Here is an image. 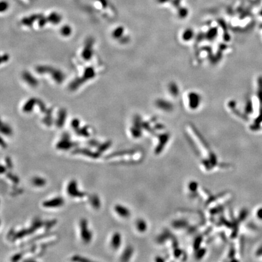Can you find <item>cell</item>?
Masks as SVG:
<instances>
[{
  "mask_svg": "<svg viewBox=\"0 0 262 262\" xmlns=\"http://www.w3.org/2000/svg\"><path fill=\"white\" fill-rule=\"evenodd\" d=\"M80 235L82 240L84 243H89L92 238V234L88 229L87 221L85 219H82L80 222Z\"/></svg>",
  "mask_w": 262,
  "mask_h": 262,
  "instance_id": "1",
  "label": "cell"
},
{
  "mask_svg": "<svg viewBox=\"0 0 262 262\" xmlns=\"http://www.w3.org/2000/svg\"><path fill=\"white\" fill-rule=\"evenodd\" d=\"M67 193L69 196L72 197H83L86 194L84 193L81 192L78 189L77 183L75 180H71L67 186Z\"/></svg>",
  "mask_w": 262,
  "mask_h": 262,
  "instance_id": "2",
  "label": "cell"
},
{
  "mask_svg": "<svg viewBox=\"0 0 262 262\" xmlns=\"http://www.w3.org/2000/svg\"><path fill=\"white\" fill-rule=\"evenodd\" d=\"M64 200L61 197H57L49 200H46L43 203V206L45 208H57L64 204Z\"/></svg>",
  "mask_w": 262,
  "mask_h": 262,
  "instance_id": "3",
  "label": "cell"
},
{
  "mask_svg": "<svg viewBox=\"0 0 262 262\" xmlns=\"http://www.w3.org/2000/svg\"><path fill=\"white\" fill-rule=\"evenodd\" d=\"M75 145V143L71 142L69 140V138H62L61 140L57 143L56 148L60 150H68Z\"/></svg>",
  "mask_w": 262,
  "mask_h": 262,
  "instance_id": "4",
  "label": "cell"
},
{
  "mask_svg": "<svg viewBox=\"0 0 262 262\" xmlns=\"http://www.w3.org/2000/svg\"><path fill=\"white\" fill-rule=\"evenodd\" d=\"M73 154H80L84 155L86 156H87L89 157L92 158H98L100 156V154L98 152H94L89 149H85V148H78L75 149L74 151H72Z\"/></svg>",
  "mask_w": 262,
  "mask_h": 262,
  "instance_id": "5",
  "label": "cell"
},
{
  "mask_svg": "<svg viewBox=\"0 0 262 262\" xmlns=\"http://www.w3.org/2000/svg\"><path fill=\"white\" fill-rule=\"evenodd\" d=\"M121 240H122V238L120 233L119 232L114 233V234L112 235L110 241V245L112 248H113L114 249H118V248L120 247L121 245Z\"/></svg>",
  "mask_w": 262,
  "mask_h": 262,
  "instance_id": "6",
  "label": "cell"
},
{
  "mask_svg": "<svg viewBox=\"0 0 262 262\" xmlns=\"http://www.w3.org/2000/svg\"><path fill=\"white\" fill-rule=\"evenodd\" d=\"M114 209L118 215L122 217H128L130 215L129 210L123 206L116 205L115 206Z\"/></svg>",
  "mask_w": 262,
  "mask_h": 262,
  "instance_id": "7",
  "label": "cell"
},
{
  "mask_svg": "<svg viewBox=\"0 0 262 262\" xmlns=\"http://www.w3.org/2000/svg\"><path fill=\"white\" fill-rule=\"evenodd\" d=\"M44 225V223L40 219H35L32 223L31 226L30 228H29V229H28L29 234H33L34 232H35L37 229L40 228Z\"/></svg>",
  "mask_w": 262,
  "mask_h": 262,
  "instance_id": "8",
  "label": "cell"
},
{
  "mask_svg": "<svg viewBox=\"0 0 262 262\" xmlns=\"http://www.w3.org/2000/svg\"><path fill=\"white\" fill-rule=\"evenodd\" d=\"M90 202L91 203V205L92 206V207L95 209H98L100 208L101 206V203H100V199L99 197V196L96 194H93L90 197Z\"/></svg>",
  "mask_w": 262,
  "mask_h": 262,
  "instance_id": "9",
  "label": "cell"
},
{
  "mask_svg": "<svg viewBox=\"0 0 262 262\" xmlns=\"http://www.w3.org/2000/svg\"><path fill=\"white\" fill-rule=\"evenodd\" d=\"M28 235H29L28 229H22L15 232L12 239H13V240H16L17 239H22V237H25Z\"/></svg>",
  "mask_w": 262,
  "mask_h": 262,
  "instance_id": "10",
  "label": "cell"
},
{
  "mask_svg": "<svg viewBox=\"0 0 262 262\" xmlns=\"http://www.w3.org/2000/svg\"><path fill=\"white\" fill-rule=\"evenodd\" d=\"M32 183L34 186L37 187H43L46 184V181L43 178L40 177H35L32 178Z\"/></svg>",
  "mask_w": 262,
  "mask_h": 262,
  "instance_id": "11",
  "label": "cell"
},
{
  "mask_svg": "<svg viewBox=\"0 0 262 262\" xmlns=\"http://www.w3.org/2000/svg\"><path fill=\"white\" fill-rule=\"evenodd\" d=\"M111 145H112V142L110 140L105 142L104 143H103L98 146L97 152H99L100 154L102 153H103L104 152H105L107 149H108L110 147Z\"/></svg>",
  "mask_w": 262,
  "mask_h": 262,
  "instance_id": "12",
  "label": "cell"
},
{
  "mask_svg": "<svg viewBox=\"0 0 262 262\" xmlns=\"http://www.w3.org/2000/svg\"><path fill=\"white\" fill-rule=\"evenodd\" d=\"M47 21H49L53 23H57L61 21V16L59 14L53 12L47 18Z\"/></svg>",
  "mask_w": 262,
  "mask_h": 262,
  "instance_id": "13",
  "label": "cell"
},
{
  "mask_svg": "<svg viewBox=\"0 0 262 262\" xmlns=\"http://www.w3.org/2000/svg\"><path fill=\"white\" fill-rule=\"evenodd\" d=\"M132 254V248L131 247H128L125 249V251H124V252H123V255L122 256L121 260L122 261H128L130 258Z\"/></svg>",
  "mask_w": 262,
  "mask_h": 262,
  "instance_id": "14",
  "label": "cell"
},
{
  "mask_svg": "<svg viewBox=\"0 0 262 262\" xmlns=\"http://www.w3.org/2000/svg\"><path fill=\"white\" fill-rule=\"evenodd\" d=\"M57 223V220H48L44 222V226L46 231L49 230L52 227H53L55 224Z\"/></svg>",
  "mask_w": 262,
  "mask_h": 262,
  "instance_id": "15",
  "label": "cell"
},
{
  "mask_svg": "<svg viewBox=\"0 0 262 262\" xmlns=\"http://www.w3.org/2000/svg\"><path fill=\"white\" fill-rule=\"evenodd\" d=\"M6 177L7 178H9L10 180H11L13 183L18 184L19 183V178L17 176L15 175H13L11 172H8L6 174Z\"/></svg>",
  "mask_w": 262,
  "mask_h": 262,
  "instance_id": "16",
  "label": "cell"
},
{
  "mask_svg": "<svg viewBox=\"0 0 262 262\" xmlns=\"http://www.w3.org/2000/svg\"><path fill=\"white\" fill-rule=\"evenodd\" d=\"M258 98L260 103L262 104V77L258 78Z\"/></svg>",
  "mask_w": 262,
  "mask_h": 262,
  "instance_id": "17",
  "label": "cell"
},
{
  "mask_svg": "<svg viewBox=\"0 0 262 262\" xmlns=\"http://www.w3.org/2000/svg\"><path fill=\"white\" fill-rule=\"evenodd\" d=\"M1 132L6 135H10L12 134V129L11 128L7 126V125H3L2 124L1 125Z\"/></svg>",
  "mask_w": 262,
  "mask_h": 262,
  "instance_id": "18",
  "label": "cell"
},
{
  "mask_svg": "<svg viewBox=\"0 0 262 262\" xmlns=\"http://www.w3.org/2000/svg\"><path fill=\"white\" fill-rule=\"evenodd\" d=\"M71 260L73 261H81V262L89 261H90L89 260H88L84 257H83L81 256H80L78 255H76L73 256L72 257V258H71Z\"/></svg>",
  "mask_w": 262,
  "mask_h": 262,
  "instance_id": "19",
  "label": "cell"
},
{
  "mask_svg": "<svg viewBox=\"0 0 262 262\" xmlns=\"http://www.w3.org/2000/svg\"><path fill=\"white\" fill-rule=\"evenodd\" d=\"M24 254H25V252H24V251L19 252V253H17V254H16L15 255H14L12 257L11 260L12 261H19V260H21L22 258V257Z\"/></svg>",
  "mask_w": 262,
  "mask_h": 262,
  "instance_id": "20",
  "label": "cell"
},
{
  "mask_svg": "<svg viewBox=\"0 0 262 262\" xmlns=\"http://www.w3.org/2000/svg\"><path fill=\"white\" fill-rule=\"evenodd\" d=\"M137 228L140 231H143L145 229V223L143 220H139L137 222Z\"/></svg>",
  "mask_w": 262,
  "mask_h": 262,
  "instance_id": "21",
  "label": "cell"
},
{
  "mask_svg": "<svg viewBox=\"0 0 262 262\" xmlns=\"http://www.w3.org/2000/svg\"><path fill=\"white\" fill-rule=\"evenodd\" d=\"M8 7H9V4L6 1H2L1 2V4H0V10H1V12H4L6 10Z\"/></svg>",
  "mask_w": 262,
  "mask_h": 262,
  "instance_id": "22",
  "label": "cell"
},
{
  "mask_svg": "<svg viewBox=\"0 0 262 262\" xmlns=\"http://www.w3.org/2000/svg\"><path fill=\"white\" fill-rule=\"evenodd\" d=\"M5 162H6V164L7 168L9 169H12L13 167V164H12V162L11 160V158L9 157H6L5 158Z\"/></svg>",
  "mask_w": 262,
  "mask_h": 262,
  "instance_id": "23",
  "label": "cell"
},
{
  "mask_svg": "<svg viewBox=\"0 0 262 262\" xmlns=\"http://www.w3.org/2000/svg\"><path fill=\"white\" fill-rule=\"evenodd\" d=\"M79 125H80V122L78 120H74V121H72V127L73 128H74L76 131L77 129H78L79 128Z\"/></svg>",
  "mask_w": 262,
  "mask_h": 262,
  "instance_id": "24",
  "label": "cell"
},
{
  "mask_svg": "<svg viewBox=\"0 0 262 262\" xmlns=\"http://www.w3.org/2000/svg\"><path fill=\"white\" fill-rule=\"evenodd\" d=\"M89 144L91 146H99L100 145L99 143L96 140H90L89 142Z\"/></svg>",
  "mask_w": 262,
  "mask_h": 262,
  "instance_id": "25",
  "label": "cell"
},
{
  "mask_svg": "<svg viewBox=\"0 0 262 262\" xmlns=\"http://www.w3.org/2000/svg\"><path fill=\"white\" fill-rule=\"evenodd\" d=\"M62 31H63V34H69V32H70V29L69 28V26H65L63 28Z\"/></svg>",
  "mask_w": 262,
  "mask_h": 262,
  "instance_id": "26",
  "label": "cell"
},
{
  "mask_svg": "<svg viewBox=\"0 0 262 262\" xmlns=\"http://www.w3.org/2000/svg\"><path fill=\"white\" fill-rule=\"evenodd\" d=\"M6 172V168L4 166L1 165V174H3L4 173H5Z\"/></svg>",
  "mask_w": 262,
  "mask_h": 262,
  "instance_id": "27",
  "label": "cell"
},
{
  "mask_svg": "<svg viewBox=\"0 0 262 262\" xmlns=\"http://www.w3.org/2000/svg\"><path fill=\"white\" fill-rule=\"evenodd\" d=\"M1 145L2 148H6V146H7L6 143H5L4 141V140H3V138L1 139Z\"/></svg>",
  "mask_w": 262,
  "mask_h": 262,
  "instance_id": "28",
  "label": "cell"
},
{
  "mask_svg": "<svg viewBox=\"0 0 262 262\" xmlns=\"http://www.w3.org/2000/svg\"><path fill=\"white\" fill-rule=\"evenodd\" d=\"M257 215H258V217L260 219H262V209H260V210H258V213H257Z\"/></svg>",
  "mask_w": 262,
  "mask_h": 262,
  "instance_id": "29",
  "label": "cell"
},
{
  "mask_svg": "<svg viewBox=\"0 0 262 262\" xmlns=\"http://www.w3.org/2000/svg\"></svg>",
  "mask_w": 262,
  "mask_h": 262,
  "instance_id": "30",
  "label": "cell"
}]
</instances>
